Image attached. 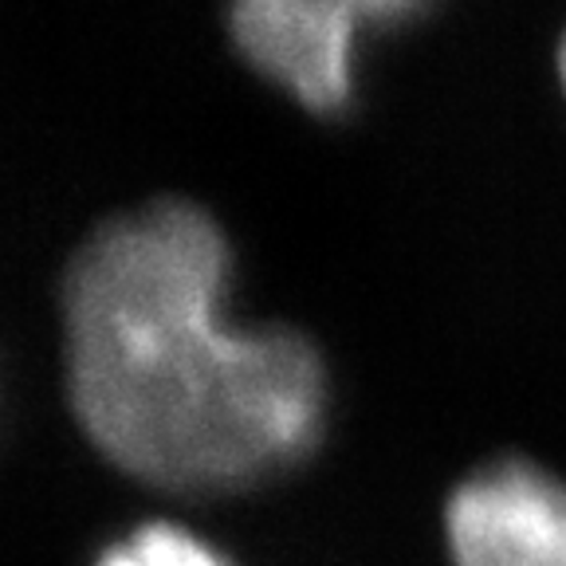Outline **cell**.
Listing matches in <instances>:
<instances>
[{"mask_svg":"<svg viewBox=\"0 0 566 566\" xmlns=\"http://www.w3.org/2000/svg\"><path fill=\"white\" fill-rule=\"evenodd\" d=\"M406 4L346 0H248L232 9V40L268 80L292 91L311 111H335L354 91L358 24L406 17Z\"/></svg>","mask_w":566,"mask_h":566,"instance_id":"3957f363","label":"cell"},{"mask_svg":"<svg viewBox=\"0 0 566 566\" xmlns=\"http://www.w3.org/2000/svg\"><path fill=\"white\" fill-rule=\"evenodd\" d=\"M232 252L189 201L95 229L63 280L67 389L87 437L130 476L229 492L307 457L327 370L292 327L224 323Z\"/></svg>","mask_w":566,"mask_h":566,"instance_id":"6da1fadb","label":"cell"},{"mask_svg":"<svg viewBox=\"0 0 566 566\" xmlns=\"http://www.w3.org/2000/svg\"><path fill=\"white\" fill-rule=\"evenodd\" d=\"M452 566H566V480L531 460H495L444 504Z\"/></svg>","mask_w":566,"mask_h":566,"instance_id":"7a4b0ae2","label":"cell"},{"mask_svg":"<svg viewBox=\"0 0 566 566\" xmlns=\"http://www.w3.org/2000/svg\"><path fill=\"white\" fill-rule=\"evenodd\" d=\"M558 80H563V91H566V32H563V40H558Z\"/></svg>","mask_w":566,"mask_h":566,"instance_id":"5b68a950","label":"cell"},{"mask_svg":"<svg viewBox=\"0 0 566 566\" xmlns=\"http://www.w3.org/2000/svg\"><path fill=\"white\" fill-rule=\"evenodd\" d=\"M95 566H229L217 547L177 527V523H146L126 539L111 543Z\"/></svg>","mask_w":566,"mask_h":566,"instance_id":"277c9868","label":"cell"}]
</instances>
